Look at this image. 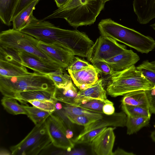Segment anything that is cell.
<instances>
[{"instance_id":"obj_36","label":"cell","mask_w":155,"mask_h":155,"mask_svg":"<svg viewBox=\"0 0 155 155\" xmlns=\"http://www.w3.org/2000/svg\"><path fill=\"white\" fill-rule=\"evenodd\" d=\"M36 0H19L13 12L12 20L22 10Z\"/></svg>"},{"instance_id":"obj_39","label":"cell","mask_w":155,"mask_h":155,"mask_svg":"<svg viewBox=\"0 0 155 155\" xmlns=\"http://www.w3.org/2000/svg\"><path fill=\"white\" fill-rule=\"evenodd\" d=\"M134 155V154L132 152H127L124 150L118 148L114 152H113V155Z\"/></svg>"},{"instance_id":"obj_42","label":"cell","mask_w":155,"mask_h":155,"mask_svg":"<svg viewBox=\"0 0 155 155\" xmlns=\"http://www.w3.org/2000/svg\"><path fill=\"white\" fill-rule=\"evenodd\" d=\"M0 155H12V153L6 149L3 148H1L0 151Z\"/></svg>"},{"instance_id":"obj_1","label":"cell","mask_w":155,"mask_h":155,"mask_svg":"<svg viewBox=\"0 0 155 155\" xmlns=\"http://www.w3.org/2000/svg\"><path fill=\"white\" fill-rule=\"evenodd\" d=\"M20 31L40 41L61 46L72 53L79 50L83 42L80 31L61 28L48 21L37 19L33 15Z\"/></svg>"},{"instance_id":"obj_4","label":"cell","mask_w":155,"mask_h":155,"mask_svg":"<svg viewBox=\"0 0 155 155\" xmlns=\"http://www.w3.org/2000/svg\"><path fill=\"white\" fill-rule=\"evenodd\" d=\"M55 87L48 75L36 72L25 75L0 77V91L4 96L13 98L18 93L43 90L53 93Z\"/></svg>"},{"instance_id":"obj_29","label":"cell","mask_w":155,"mask_h":155,"mask_svg":"<svg viewBox=\"0 0 155 155\" xmlns=\"http://www.w3.org/2000/svg\"><path fill=\"white\" fill-rule=\"evenodd\" d=\"M121 108L128 116L151 117V113L149 110L143 107L121 104Z\"/></svg>"},{"instance_id":"obj_24","label":"cell","mask_w":155,"mask_h":155,"mask_svg":"<svg viewBox=\"0 0 155 155\" xmlns=\"http://www.w3.org/2000/svg\"><path fill=\"white\" fill-rule=\"evenodd\" d=\"M63 104L62 110L66 117L85 116L98 120L102 118L104 114L90 111L79 107Z\"/></svg>"},{"instance_id":"obj_14","label":"cell","mask_w":155,"mask_h":155,"mask_svg":"<svg viewBox=\"0 0 155 155\" xmlns=\"http://www.w3.org/2000/svg\"><path fill=\"white\" fill-rule=\"evenodd\" d=\"M103 81L102 78L98 79L93 85L84 89L80 90L75 100L74 106L94 99L107 101V92L103 87Z\"/></svg>"},{"instance_id":"obj_2","label":"cell","mask_w":155,"mask_h":155,"mask_svg":"<svg viewBox=\"0 0 155 155\" xmlns=\"http://www.w3.org/2000/svg\"><path fill=\"white\" fill-rule=\"evenodd\" d=\"M105 3L101 0H69L63 6L54 11L43 20L57 18L65 19L75 28L91 25L104 9Z\"/></svg>"},{"instance_id":"obj_37","label":"cell","mask_w":155,"mask_h":155,"mask_svg":"<svg viewBox=\"0 0 155 155\" xmlns=\"http://www.w3.org/2000/svg\"><path fill=\"white\" fill-rule=\"evenodd\" d=\"M115 108L112 102L105 104L103 107V113L106 115H110L115 113Z\"/></svg>"},{"instance_id":"obj_26","label":"cell","mask_w":155,"mask_h":155,"mask_svg":"<svg viewBox=\"0 0 155 155\" xmlns=\"http://www.w3.org/2000/svg\"><path fill=\"white\" fill-rule=\"evenodd\" d=\"M16 99L8 96H4L1 104L5 110L8 113L14 115H27V112L22 104L20 105Z\"/></svg>"},{"instance_id":"obj_6","label":"cell","mask_w":155,"mask_h":155,"mask_svg":"<svg viewBox=\"0 0 155 155\" xmlns=\"http://www.w3.org/2000/svg\"><path fill=\"white\" fill-rule=\"evenodd\" d=\"M39 41L32 36L13 28L2 31L0 33V47L28 53L44 62L64 70V68L61 65L47 56L38 47Z\"/></svg>"},{"instance_id":"obj_35","label":"cell","mask_w":155,"mask_h":155,"mask_svg":"<svg viewBox=\"0 0 155 155\" xmlns=\"http://www.w3.org/2000/svg\"><path fill=\"white\" fill-rule=\"evenodd\" d=\"M92 63L99 72L105 74L111 75L115 73L110 66L104 61L97 60Z\"/></svg>"},{"instance_id":"obj_10","label":"cell","mask_w":155,"mask_h":155,"mask_svg":"<svg viewBox=\"0 0 155 155\" xmlns=\"http://www.w3.org/2000/svg\"><path fill=\"white\" fill-rule=\"evenodd\" d=\"M45 124L54 146L67 152L70 151L74 148V143L72 140L66 137V132L68 126L66 123L54 112L47 118Z\"/></svg>"},{"instance_id":"obj_12","label":"cell","mask_w":155,"mask_h":155,"mask_svg":"<svg viewBox=\"0 0 155 155\" xmlns=\"http://www.w3.org/2000/svg\"><path fill=\"white\" fill-rule=\"evenodd\" d=\"M115 139L114 128L107 127L91 143L92 151L97 155H113Z\"/></svg>"},{"instance_id":"obj_38","label":"cell","mask_w":155,"mask_h":155,"mask_svg":"<svg viewBox=\"0 0 155 155\" xmlns=\"http://www.w3.org/2000/svg\"><path fill=\"white\" fill-rule=\"evenodd\" d=\"M149 103V110L150 113L155 114V96L150 95V90H147Z\"/></svg>"},{"instance_id":"obj_25","label":"cell","mask_w":155,"mask_h":155,"mask_svg":"<svg viewBox=\"0 0 155 155\" xmlns=\"http://www.w3.org/2000/svg\"><path fill=\"white\" fill-rule=\"evenodd\" d=\"M150 119L144 116H127L126 125L127 134L130 135L136 133L149 124Z\"/></svg>"},{"instance_id":"obj_33","label":"cell","mask_w":155,"mask_h":155,"mask_svg":"<svg viewBox=\"0 0 155 155\" xmlns=\"http://www.w3.org/2000/svg\"><path fill=\"white\" fill-rule=\"evenodd\" d=\"M66 117L71 123L84 126L97 120L85 116H68Z\"/></svg>"},{"instance_id":"obj_15","label":"cell","mask_w":155,"mask_h":155,"mask_svg":"<svg viewBox=\"0 0 155 155\" xmlns=\"http://www.w3.org/2000/svg\"><path fill=\"white\" fill-rule=\"evenodd\" d=\"M68 72L74 84L81 90L94 84L98 79V75L100 72L91 65L81 71Z\"/></svg>"},{"instance_id":"obj_7","label":"cell","mask_w":155,"mask_h":155,"mask_svg":"<svg viewBox=\"0 0 155 155\" xmlns=\"http://www.w3.org/2000/svg\"><path fill=\"white\" fill-rule=\"evenodd\" d=\"M46 120L35 125L24 139L10 147L12 155H38L52 144L46 129Z\"/></svg>"},{"instance_id":"obj_41","label":"cell","mask_w":155,"mask_h":155,"mask_svg":"<svg viewBox=\"0 0 155 155\" xmlns=\"http://www.w3.org/2000/svg\"><path fill=\"white\" fill-rule=\"evenodd\" d=\"M66 137L68 139H71L73 136V133L71 130V129L68 128L67 129L66 132Z\"/></svg>"},{"instance_id":"obj_30","label":"cell","mask_w":155,"mask_h":155,"mask_svg":"<svg viewBox=\"0 0 155 155\" xmlns=\"http://www.w3.org/2000/svg\"><path fill=\"white\" fill-rule=\"evenodd\" d=\"M148 80L155 84V64L146 60L136 67Z\"/></svg>"},{"instance_id":"obj_5","label":"cell","mask_w":155,"mask_h":155,"mask_svg":"<svg viewBox=\"0 0 155 155\" xmlns=\"http://www.w3.org/2000/svg\"><path fill=\"white\" fill-rule=\"evenodd\" d=\"M154 85L133 65L110 75L106 91L108 95L116 97L134 91L150 90Z\"/></svg>"},{"instance_id":"obj_31","label":"cell","mask_w":155,"mask_h":155,"mask_svg":"<svg viewBox=\"0 0 155 155\" xmlns=\"http://www.w3.org/2000/svg\"><path fill=\"white\" fill-rule=\"evenodd\" d=\"M111 102L109 100L104 101L100 100L94 99L88 101L84 104H81L76 106L79 107L90 111L104 114L103 107L107 103Z\"/></svg>"},{"instance_id":"obj_28","label":"cell","mask_w":155,"mask_h":155,"mask_svg":"<svg viewBox=\"0 0 155 155\" xmlns=\"http://www.w3.org/2000/svg\"><path fill=\"white\" fill-rule=\"evenodd\" d=\"M48 75L57 87L65 88L72 83L70 75L63 73V71H58Z\"/></svg>"},{"instance_id":"obj_40","label":"cell","mask_w":155,"mask_h":155,"mask_svg":"<svg viewBox=\"0 0 155 155\" xmlns=\"http://www.w3.org/2000/svg\"><path fill=\"white\" fill-rule=\"evenodd\" d=\"M69 0H54L58 8L61 7L65 5Z\"/></svg>"},{"instance_id":"obj_16","label":"cell","mask_w":155,"mask_h":155,"mask_svg":"<svg viewBox=\"0 0 155 155\" xmlns=\"http://www.w3.org/2000/svg\"><path fill=\"white\" fill-rule=\"evenodd\" d=\"M19 62L6 55L0 57V77H13L31 74Z\"/></svg>"},{"instance_id":"obj_17","label":"cell","mask_w":155,"mask_h":155,"mask_svg":"<svg viewBox=\"0 0 155 155\" xmlns=\"http://www.w3.org/2000/svg\"><path fill=\"white\" fill-rule=\"evenodd\" d=\"M140 59L136 53L131 50L125 51L114 57L105 61L115 72L125 70L134 65Z\"/></svg>"},{"instance_id":"obj_3","label":"cell","mask_w":155,"mask_h":155,"mask_svg":"<svg viewBox=\"0 0 155 155\" xmlns=\"http://www.w3.org/2000/svg\"><path fill=\"white\" fill-rule=\"evenodd\" d=\"M100 34L122 43L142 53L147 54L155 48L152 37L117 23L110 18L102 20L98 25Z\"/></svg>"},{"instance_id":"obj_8","label":"cell","mask_w":155,"mask_h":155,"mask_svg":"<svg viewBox=\"0 0 155 155\" xmlns=\"http://www.w3.org/2000/svg\"><path fill=\"white\" fill-rule=\"evenodd\" d=\"M127 115L123 111L108 115L84 126L81 132L72 140L74 143L91 144L92 140L108 127L126 126Z\"/></svg>"},{"instance_id":"obj_18","label":"cell","mask_w":155,"mask_h":155,"mask_svg":"<svg viewBox=\"0 0 155 155\" xmlns=\"http://www.w3.org/2000/svg\"><path fill=\"white\" fill-rule=\"evenodd\" d=\"M133 6L140 24H147L155 18V0H134Z\"/></svg>"},{"instance_id":"obj_44","label":"cell","mask_w":155,"mask_h":155,"mask_svg":"<svg viewBox=\"0 0 155 155\" xmlns=\"http://www.w3.org/2000/svg\"><path fill=\"white\" fill-rule=\"evenodd\" d=\"M150 92L151 95L155 96V88H152L151 90H150Z\"/></svg>"},{"instance_id":"obj_32","label":"cell","mask_w":155,"mask_h":155,"mask_svg":"<svg viewBox=\"0 0 155 155\" xmlns=\"http://www.w3.org/2000/svg\"><path fill=\"white\" fill-rule=\"evenodd\" d=\"M57 101H51L40 100H30L27 101L33 106L50 113H54L56 109Z\"/></svg>"},{"instance_id":"obj_48","label":"cell","mask_w":155,"mask_h":155,"mask_svg":"<svg viewBox=\"0 0 155 155\" xmlns=\"http://www.w3.org/2000/svg\"><path fill=\"white\" fill-rule=\"evenodd\" d=\"M154 127H155V125H154Z\"/></svg>"},{"instance_id":"obj_46","label":"cell","mask_w":155,"mask_h":155,"mask_svg":"<svg viewBox=\"0 0 155 155\" xmlns=\"http://www.w3.org/2000/svg\"><path fill=\"white\" fill-rule=\"evenodd\" d=\"M155 88V84L154 87L153 88Z\"/></svg>"},{"instance_id":"obj_34","label":"cell","mask_w":155,"mask_h":155,"mask_svg":"<svg viewBox=\"0 0 155 155\" xmlns=\"http://www.w3.org/2000/svg\"><path fill=\"white\" fill-rule=\"evenodd\" d=\"M91 64L77 57L67 68L68 71L75 72L90 67Z\"/></svg>"},{"instance_id":"obj_45","label":"cell","mask_w":155,"mask_h":155,"mask_svg":"<svg viewBox=\"0 0 155 155\" xmlns=\"http://www.w3.org/2000/svg\"><path fill=\"white\" fill-rule=\"evenodd\" d=\"M103 2L105 3L106 2L111 0H101Z\"/></svg>"},{"instance_id":"obj_43","label":"cell","mask_w":155,"mask_h":155,"mask_svg":"<svg viewBox=\"0 0 155 155\" xmlns=\"http://www.w3.org/2000/svg\"><path fill=\"white\" fill-rule=\"evenodd\" d=\"M150 137L152 140L155 142V130L152 132Z\"/></svg>"},{"instance_id":"obj_19","label":"cell","mask_w":155,"mask_h":155,"mask_svg":"<svg viewBox=\"0 0 155 155\" xmlns=\"http://www.w3.org/2000/svg\"><path fill=\"white\" fill-rule=\"evenodd\" d=\"M122 104L139 106L149 109L147 90H140L127 93L124 95Z\"/></svg>"},{"instance_id":"obj_47","label":"cell","mask_w":155,"mask_h":155,"mask_svg":"<svg viewBox=\"0 0 155 155\" xmlns=\"http://www.w3.org/2000/svg\"><path fill=\"white\" fill-rule=\"evenodd\" d=\"M84 0V1H86V0Z\"/></svg>"},{"instance_id":"obj_23","label":"cell","mask_w":155,"mask_h":155,"mask_svg":"<svg viewBox=\"0 0 155 155\" xmlns=\"http://www.w3.org/2000/svg\"><path fill=\"white\" fill-rule=\"evenodd\" d=\"M19 0H0V18L4 24H12L13 12Z\"/></svg>"},{"instance_id":"obj_9","label":"cell","mask_w":155,"mask_h":155,"mask_svg":"<svg viewBox=\"0 0 155 155\" xmlns=\"http://www.w3.org/2000/svg\"><path fill=\"white\" fill-rule=\"evenodd\" d=\"M126 49L125 45L119 44L113 38L101 35L91 48L87 58L91 63L97 60L105 61L120 54Z\"/></svg>"},{"instance_id":"obj_22","label":"cell","mask_w":155,"mask_h":155,"mask_svg":"<svg viewBox=\"0 0 155 155\" xmlns=\"http://www.w3.org/2000/svg\"><path fill=\"white\" fill-rule=\"evenodd\" d=\"M39 0H36L31 3L12 20L13 28L20 31L26 25L30 16L33 15V10Z\"/></svg>"},{"instance_id":"obj_20","label":"cell","mask_w":155,"mask_h":155,"mask_svg":"<svg viewBox=\"0 0 155 155\" xmlns=\"http://www.w3.org/2000/svg\"><path fill=\"white\" fill-rule=\"evenodd\" d=\"M78 94L77 90L72 83L68 87L60 88L55 87L53 97L56 101L65 104L74 106Z\"/></svg>"},{"instance_id":"obj_13","label":"cell","mask_w":155,"mask_h":155,"mask_svg":"<svg viewBox=\"0 0 155 155\" xmlns=\"http://www.w3.org/2000/svg\"><path fill=\"white\" fill-rule=\"evenodd\" d=\"M17 51L18 61L26 68L35 72L48 75L58 71H63L43 61L31 54L24 51Z\"/></svg>"},{"instance_id":"obj_21","label":"cell","mask_w":155,"mask_h":155,"mask_svg":"<svg viewBox=\"0 0 155 155\" xmlns=\"http://www.w3.org/2000/svg\"><path fill=\"white\" fill-rule=\"evenodd\" d=\"M53 93L43 90L22 92L16 94L14 98L23 104H26L30 100H40L55 101Z\"/></svg>"},{"instance_id":"obj_27","label":"cell","mask_w":155,"mask_h":155,"mask_svg":"<svg viewBox=\"0 0 155 155\" xmlns=\"http://www.w3.org/2000/svg\"><path fill=\"white\" fill-rule=\"evenodd\" d=\"M22 105L27 111L28 117L35 125L39 124L45 121L52 114L33 106L31 107L27 105Z\"/></svg>"},{"instance_id":"obj_11","label":"cell","mask_w":155,"mask_h":155,"mask_svg":"<svg viewBox=\"0 0 155 155\" xmlns=\"http://www.w3.org/2000/svg\"><path fill=\"white\" fill-rule=\"evenodd\" d=\"M38 47L44 53L61 65L68 68L75 59V55L68 50L59 46L39 41Z\"/></svg>"}]
</instances>
